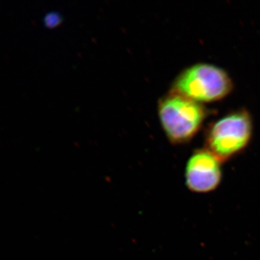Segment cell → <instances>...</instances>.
Segmentation results:
<instances>
[{"label": "cell", "instance_id": "6da1fadb", "mask_svg": "<svg viewBox=\"0 0 260 260\" xmlns=\"http://www.w3.org/2000/svg\"><path fill=\"white\" fill-rule=\"evenodd\" d=\"M158 113L162 130L173 145L191 141L208 116L204 104L172 91L159 101Z\"/></svg>", "mask_w": 260, "mask_h": 260}, {"label": "cell", "instance_id": "7a4b0ae2", "mask_svg": "<svg viewBox=\"0 0 260 260\" xmlns=\"http://www.w3.org/2000/svg\"><path fill=\"white\" fill-rule=\"evenodd\" d=\"M234 83L223 68L210 63H196L179 73L171 91L205 104L222 100L232 93Z\"/></svg>", "mask_w": 260, "mask_h": 260}, {"label": "cell", "instance_id": "3957f363", "mask_svg": "<svg viewBox=\"0 0 260 260\" xmlns=\"http://www.w3.org/2000/svg\"><path fill=\"white\" fill-rule=\"evenodd\" d=\"M253 121L246 109L233 111L209 126L205 133V148L222 162L242 153L250 143Z\"/></svg>", "mask_w": 260, "mask_h": 260}, {"label": "cell", "instance_id": "277c9868", "mask_svg": "<svg viewBox=\"0 0 260 260\" xmlns=\"http://www.w3.org/2000/svg\"><path fill=\"white\" fill-rule=\"evenodd\" d=\"M222 164L206 148L195 150L186 164V187L197 194H208L216 190L223 178Z\"/></svg>", "mask_w": 260, "mask_h": 260}]
</instances>
